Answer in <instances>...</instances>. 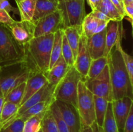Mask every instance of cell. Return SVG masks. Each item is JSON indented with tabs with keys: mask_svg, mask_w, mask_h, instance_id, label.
<instances>
[{
	"mask_svg": "<svg viewBox=\"0 0 133 132\" xmlns=\"http://www.w3.org/2000/svg\"><path fill=\"white\" fill-rule=\"evenodd\" d=\"M55 34L33 38L23 47L24 62L32 72L46 75L49 70L51 53Z\"/></svg>",
	"mask_w": 133,
	"mask_h": 132,
	"instance_id": "cell-1",
	"label": "cell"
},
{
	"mask_svg": "<svg viewBox=\"0 0 133 132\" xmlns=\"http://www.w3.org/2000/svg\"><path fill=\"white\" fill-rule=\"evenodd\" d=\"M108 60L112 100L119 99L124 97L132 98L133 85L130 81L123 58L116 44L108 56Z\"/></svg>",
	"mask_w": 133,
	"mask_h": 132,
	"instance_id": "cell-2",
	"label": "cell"
},
{
	"mask_svg": "<svg viewBox=\"0 0 133 132\" xmlns=\"http://www.w3.org/2000/svg\"><path fill=\"white\" fill-rule=\"evenodd\" d=\"M24 57L23 48L14 40L9 28L0 23V67L20 63Z\"/></svg>",
	"mask_w": 133,
	"mask_h": 132,
	"instance_id": "cell-3",
	"label": "cell"
},
{
	"mask_svg": "<svg viewBox=\"0 0 133 132\" xmlns=\"http://www.w3.org/2000/svg\"><path fill=\"white\" fill-rule=\"evenodd\" d=\"M84 79L74 66H71L63 78L55 87L53 97L55 100L69 102L77 107L78 83Z\"/></svg>",
	"mask_w": 133,
	"mask_h": 132,
	"instance_id": "cell-4",
	"label": "cell"
},
{
	"mask_svg": "<svg viewBox=\"0 0 133 132\" xmlns=\"http://www.w3.org/2000/svg\"><path fill=\"white\" fill-rule=\"evenodd\" d=\"M86 0H70L58 3V9L61 14L64 28L81 27L86 16Z\"/></svg>",
	"mask_w": 133,
	"mask_h": 132,
	"instance_id": "cell-5",
	"label": "cell"
},
{
	"mask_svg": "<svg viewBox=\"0 0 133 132\" xmlns=\"http://www.w3.org/2000/svg\"><path fill=\"white\" fill-rule=\"evenodd\" d=\"M77 109L83 126H90L96 122L94 94L87 87L83 80L78 83Z\"/></svg>",
	"mask_w": 133,
	"mask_h": 132,
	"instance_id": "cell-6",
	"label": "cell"
},
{
	"mask_svg": "<svg viewBox=\"0 0 133 132\" xmlns=\"http://www.w3.org/2000/svg\"><path fill=\"white\" fill-rule=\"evenodd\" d=\"M11 70L9 72L0 74V87L4 97L12 89L22 83L26 82L32 71L30 69L25 62L10 65Z\"/></svg>",
	"mask_w": 133,
	"mask_h": 132,
	"instance_id": "cell-7",
	"label": "cell"
},
{
	"mask_svg": "<svg viewBox=\"0 0 133 132\" xmlns=\"http://www.w3.org/2000/svg\"><path fill=\"white\" fill-rule=\"evenodd\" d=\"M83 81L87 87L94 95L102 97L109 102H112V85L108 65L96 77L84 78Z\"/></svg>",
	"mask_w": 133,
	"mask_h": 132,
	"instance_id": "cell-8",
	"label": "cell"
},
{
	"mask_svg": "<svg viewBox=\"0 0 133 132\" xmlns=\"http://www.w3.org/2000/svg\"><path fill=\"white\" fill-rule=\"evenodd\" d=\"M34 24V38L55 34L60 30L64 29L62 16L58 9L40 18Z\"/></svg>",
	"mask_w": 133,
	"mask_h": 132,
	"instance_id": "cell-9",
	"label": "cell"
},
{
	"mask_svg": "<svg viewBox=\"0 0 133 132\" xmlns=\"http://www.w3.org/2000/svg\"><path fill=\"white\" fill-rule=\"evenodd\" d=\"M55 102L68 128L69 132H81L82 124L77 107L64 101L55 100Z\"/></svg>",
	"mask_w": 133,
	"mask_h": 132,
	"instance_id": "cell-10",
	"label": "cell"
},
{
	"mask_svg": "<svg viewBox=\"0 0 133 132\" xmlns=\"http://www.w3.org/2000/svg\"><path fill=\"white\" fill-rule=\"evenodd\" d=\"M34 26L32 22L15 20L6 27L10 30L14 40L23 48L34 38Z\"/></svg>",
	"mask_w": 133,
	"mask_h": 132,
	"instance_id": "cell-11",
	"label": "cell"
},
{
	"mask_svg": "<svg viewBox=\"0 0 133 132\" xmlns=\"http://www.w3.org/2000/svg\"><path fill=\"white\" fill-rule=\"evenodd\" d=\"M91 60L92 59L88 50L87 38L81 32L80 40H79V47H78L77 53L74 62V66L84 79L87 76Z\"/></svg>",
	"mask_w": 133,
	"mask_h": 132,
	"instance_id": "cell-12",
	"label": "cell"
},
{
	"mask_svg": "<svg viewBox=\"0 0 133 132\" xmlns=\"http://www.w3.org/2000/svg\"><path fill=\"white\" fill-rule=\"evenodd\" d=\"M132 106V98L130 97H124L112 102L113 115L119 132L123 131L125 122Z\"/></svg>",
	"mask_w": 133,
	"mask_h": 132,
	"instance_id": "cell-13",
	"label": "cell"
},
{
	"mask_svg": "<svg viewBox=\"0 0 133 132\" xmlns=\"http://www.w3.org/2000/svg\"><path fill=\"white\" fill-rule=\"evenodd\" d=\"M53 89L49 86V85L48 84V82H47L46 84H45L42 88H41L38 91H37L35 94H33L32 97H30V98H29L27 100H26L23 104L19 106L18 111H17L15 116H13V117L11 118L10 119H9L7 122L10 121V120L14 119L15 116L20 115V114L22 113L23 111L28 109L29 108H30V107L33 106L34 105L36 104H38L40 103V102H46V101L49 100H55L53 97Z\"/></svg>",
	"mask_w": 133,
	"mask_h": 132,
	"instance_id": "cell-14",
	"label": "cell"
},
{
	"mask_svg": "<svg viewBox=\"0 0 133 132\" xmlns=\"http://www.w3.org/2000/svg\"><path fill=\"white\" fill-rule=\"evenodd\" d=\"M46 83V76L43 72L40 71L31 72L25 82L24 94L20 106L42 88Z\"/></svg>",
	"mask_w": 133,
	"mask_h": 132,
	"instance_id": "cell-15",
	"label": "cell"
},
{
	"mask_svg": "<svg viewBox=\"0 0 133 132\" xmlns=\"http://www.w3.org/2000/svg\"><path fill=\"white\" fill-rule=\"evenodd\" d=\"M109 21L100 20L95 18L90 13L84 17L81 25V31L87 38L91 37L95 34L101 32L107 27Z\"/></svg>",
	"mask_w": 133,
	"mask_h": 132,
	"instance_id": "cell-16",
	"label": "cell"
},
{
	"mask_svg": "<svg viewBox=\"0 0 133 132\" xmlns=\"http://www.w3.org/2000/svg\"><path fill=\"white\" fill-rule=\"evenodd\" d=\"M70 67H71L66 63L62 56L58 62L49 70L48 73L45 75V76L47 78V82L53 91L57 84L66 75Z\"/></svg>",
	"mask_w": 133,
	"mask_h": 132,
	"instance_id": "cell-17",
	"label": "cell"
},
{
	"mask_svg": "<svg viewBox=\"0 0 133 132\" xmlns=\"http://www.w3.org/2000/svg\"><path fill=\"white\" fill-rule=\"evenodd\" d=\"M106 28L87 38L88 47L91 59H97L104 55L105 49Z\"/></svg>",
	"mask_w": 133,
	"mask_h": 132,
	"instance_id": "cell-18",
	"label": "cell"
},
{
	"mask_svg": "<svg viewBox=\"0 0 133 132\" xmlns=\"http://www.w3.org/2000/svg\"><path fill=\"white\" fill-rule=\"evenodd\" d=\"M119 23L120 22L110 21L108 23L105 33V49L104 56H109L115 46L118 37L122 34Z\"/></svg>",
	"mask_w": 133,
	"mask_h": 132,
	"instance_id": "cell-19",
	"label": "cell"
},
{
	"mask_svg": "<svg viewBox=\"0 0 133 132\" xmlns=\"http://www.w3.org/2000/svg\"><path fill=\"white\" fill-rule=\"evenodd\" d=\"M58 0H36L32 23H35L40 18L56 11L58 9Z\"/></svg>",
	"mask_w": 133,
	"mask_h": 132,
	"instance_id": "cell-20",
	"label": "cell"
},
{
	"mask_svg": "<svg viewBox=\"0 0 133 132\" xmlns=\"http://www.w3.org/2000/svg\"><path fill=\"white\" fill-rule=\"evenodd\" d=\"M21 20L32 22L35 11L36 0H15Z\"/></svg>",
	"mask_w": 133,
	"mask_h": 132,
	"instance_id": "cell-21",
	"label": "cell"
},
{
	"mask_svg": "<svg viewBox=\"0 0 133 132\" xmlns=\"http://www.w3.org/2000/svg\"><path fill=\"white\" fill-rule=\"evenodd\" d=\"M53 101L55 100L46 101V102H40V103L38 104H36L34 105L33 106L30 107V108H29L28 109L23 111V112L22 113H21L20 115L15 116L14 119H12V120H10V121L5 123V124H3V126L10 124V123H11L12 122L14 121V120L18 119H22V120H23V121L25 122L27 119H29V118L31 117V116H35V115H38V114L45 112V111L49 108L51 104V103L53 102ZM0 128H1V127H0Z\"/></svg>",
	"mask_w": 133,
	"mask_h": 132,
	"instance_id": "cell-22",
	"label": "cell"
},
{
	"mask_svg": "<svg viewBox=\"0 0 133 132\" xmlns=\"http://www.w3.org/2000/svg\"><path fill=\"white\" fill-rule=\"evenodd\" d=\"M96 10H99L105 14L110 21L121 22L125 18L118 11L110 0H101Z\"/></svg>",
	"mask_w": 133,
	"mask_h": 132,
	"instance_id": "cell-23",
	"label": "cell"
},
{
	"mask_svg": "<svg viewBox=\"0 0 133 132\" xmlns=\"http://www.w3.org/2000/svg\"><path fill=\"white\" fill-rule=\"evenodd\" d=\"M69 45L72 50L74 62L79 47V40L81 34V27H67L63 30Z\"/></svg>",
	"mask_w": 133,
	"mask_h": 132,
	"instance_id": "cell-24",
	"label": "cell"
},
{
	"mask_svg": "<svg viewBox=\"0 0 133 132\" xmlns=\"http://www.w3.org/2000/svg\"><path fill=\"white\" fill-rule=\"evenodd\" d=\"M63 30H60L55 33L54 40L51 53L49 69L58 62L62 57V41Z\"/></svg>",
	"mask_w": 133,
	"mask_h": 132,
	"instance_id": "cell-25",
	"label": "cell"
},
{
	"mask_svg": "<svg viewBox=\"0 0 133 132\" xmlns=\"http://www.w3.org/2000/svg\"><path fill=\"white\" fill-rule=\"evenodd\" d=\"M94 100L96 122L99 126L102 127L109 102L102 97L94 95Z\"/></svg>",
	"mask_w": 133,
	"mask_h": 132,
	"instance_id": "cell-26",
	"label": "cell"
},
{
	"mask_svg": "<svg viewBox=\"0 0 133 132\" xmlns=\"http://www.w3.org/2000/svg\"><path fill=\"white\" fill-rule=\"evenodd\" d=\"M108 57L103 56L91 60L88 74L85 78H92L99 75L108 65Z\"/></svg>",
	"mask_w": 133,
	"mask_h": 132,
	"instance_id": "cell-27",
	"label": "cell"
},
{
	"mask_svg": "<svg viewBox=\"0 0 133 132\" xmlns=\"http://www.w3.org/2000/svg\"><path fill=\"white\" fill-rule=\"evenodd\" d=\"M104 132H119L113 115L112 102H109L102 126Z\"/></svg>",
	"mask_w": 133,
	"mask_h": 132,
	"instance_id": "cell-28",
	"label": "cell"
},
{
	"mask_svg": "<svg viewBox=\"0 0 133 132\" xmlns=\"http://www.w3.org/2000/svg\"><path fill=\"white\" fill-rule=\"evenodd\" d=\"M25 88V82L22 83L12 89L5 97V102H9L15 104L19 107L24 94Z\"/></svg>",
	"mask_w": 133,
	"mask_h": 132,
	"instance_id": "cell-29",
	"label": "cell"
},
{
	"mask_svg": "<svg viewBox=\"0 0 133 132\" xmlns=\"http://www.w3.org/2000/svg\"><path fill=\"white\" fill-rule=\"evenodd\" d=\"M45 112L27 119L23 124L22 132H39L41 129L42 120Z\"/></svg>",
	"mask_w": 133,
	"mask_h": 132,
	"instance_id": "cell-30",
	"label": "cell"
},
{
	"mask_svg": "<svg viewBox=\"0 0 133 132\" xmlns=\"http://www.w3.org/2000/svg\"><path fill=\"white\" fill-rule=\"evenodd\" d=\"M19 106L9 102H5L0 115V127L2 126L9 119L15 116Z\"/></svg>",
	"mask_w": 133,
	"mask_h": 132,
	"instance_id": "cell-31",
	"label": "cell"
},
{
	"mask_svg": "<svg viewBox=\"0 0 133 132\" xmlns=\"http://www.w3.org/2000/svg\"><path fill=\"white\" fill-rule=\"evenodd\" d=\"M121 36H122V34L118 37L116 43V45L118 47L119 53L122 55L123 62H124L125 65L126 69H127L129 76L130 81L133 85V59L132 57L128 53H126L122 48V44H121Z\"/></svg>",
	"mask_w": 133,
	"mask_h": 132,
	"instance_id": "cell-32",
	"label": "cell"
},
{
	"mask_svg": "<svg viewBox=\"0 0 133 132\" xmlns=\"http://www.w3.org/2000/svg\"><path fill=\"white\" fill-rule=\"evenodd\" d=\"M41 130L42 132H58L55 120L49 108L45 111L43 116Z\"/></svg>",
	"mask_w": 133,
	"mask_h": 132,
	"instance_id": "cell-33",
	"label": "cell"
},
{
	"mask_svg": "<svg viewBox=\"0 0 133 132\" xmlns=\"http://www.w3.org/2000/svg\"><path fill=\"white\" fill-rule=\"evenodd\" d=\"M49 109L51 111L53 117L55 120L58 132H69L68 128L67 125L65 122L63 117H62V114H61L58 106L56 104L55 100L52 102L50 107H49Z\"/></svg>",
	"mask_w": 133,
	"mask_h": 132,
	"instance_id": "cell-34",
	"label": "cell"
},
{
	"mask_svg": "<svg viewBox=\"0 0 133 132\" xmlns=\"http://www.w3.org/2000/svg\"><path fill=\"white\" fill-rule=\"evenodd\" d=\"M62 56L66 63L69 66L71 67L74 65V58L72 50L69 45L68 40L66 39L65 34L62 33Z\"/></svg>",
	"mask_w": 133,
	"mask_h": 132,
	"instance_id": "cell-35",
	"label": "cell"
},
{
	"mask_svg": "<svg viewBox=\"0 0 133 132\" xmlns=\"http://www.w3.org/2000/svg\"><path fill=\"white\" fill-rule=\"evenodd\" d=\"M24 121L22 119H16L11 123L0 128V132H22Z\"/></svg>",
	"mask_w": 133,
	"mask_h": 132,
	"instance_id": "cell-36",
	"label": "cell"
},
{
	"mask_svg": "<svg viewBox=\"0 0 133 132\" xmlns=\"http://www.w3.org/2000/svg\"><path fill=\"white\" fill-rule=\"evenodd\" d=\"M122 132H133V106L130 109Z\"/></svg>",
	"mask_w": 133,
	"mask_h": 132,
	"instance_id": "cell-37",
	"label": "cell"
},
{
	"mask_svg": "<svg viewBox=\"0 0 133 132\" xmlns=\"http://www.w3.org/2000/svg\"><path fill=\"white\" fill-rule=\"evenodd\" d=\"M14 19L10 16V14L5 10L0 9V23L8 26L14 22Z\"/></svg>",
	"mask_w": 133,
	"mask_h": 132,
	"instance_id": "cell-38",
	"label": "cell"
},
{
	"mask_svg": "<svg viewBox=\"0 0 133 132\" xmlns=\"http://www.w3.org/2000/svg\"><path fill=\"white\" fill-rule=\"evenodd\" d=\"M0 9L5 10L8 13L13 12L15 14H19L18 9L13 7L8 0H0Z\"/></svg>",
	"mask_w": 133,
	"mask_h": 132,
	"instance_id": "cell-39",
	"label": "cell"
},
{
	"mask_svg": "<svg viewBox=\"0 0 133 132\" xmlns=\"http://www.w3.org/2000/svg\"><path fill=\"white\" fill-rule=\"evenodd\" d=\"M81 132H104L102 127L99 126L98 124L94 122L90 126L82 125Z\"/></svg>",
	"mask_w": 133,
	"mask_h": 132,
	"instance_id": "cell-40",
	"label": "cell"
},
{
	"mask_svg": "<svg viewBox=\"0 0 133 132\" xmlns=\"http://www.w3.org/2000/svg\"><path fill=\"white\" fill-rule=\"evenodd\" d=\"M124 14L125 17L127 16L132 24L133 20V4L124 6Z\"/></svg>",
	"mask_w": 133,
	"mask_h": 132,
	"instance_id": "cell-41",
	"label": "cell"
},
{
	"mask_svg": "<svg viewBox=\"0 0 133 132\" xmlns=\"http://www.w3.org/2000/svg\"><path fill=\"white\" fill-rule=\"evenodd\" d=\"M90 14H92L93 16H94L95 18H97V19H100V20H103L106 21H110V19L105 14H104L103 13L97 10H92V12H90Z\"/></svg>",
	"mask_w": 133,
	"mask_h": 132,
	"instance_id": "cell-42",
	"label": "cell"
},
{
	"mask_svg": "<svg viewBox=\"0 0 133 132\" xmlns=\"http://www.w3.org/2000/svg\"><path fill=\"white\" fill-rule=\"evenodd\" d=\"M110 1L112 3L113 5L118 9V11L125 17L124 6H123V4L122 3V0H110Z\"/></svg>",
	"mask_w": 133,
	"mask_h": 132,
	"instance_id": "cell-43",
	"label": "cell"
},
{
	"mask_svg": "<svg viewBox=\"0 0 133 132\" xmlns=\"http://www.w3.org/2000/svg\"><path fill=\"white\" fill-rule=\"evenodd\" d=\"M101 1V0H87V3L88 4L92 10H96Z\"/></svg>",
	"mask_w": 133,
	"mask_h": 132,
	"instance_id": "cell-44",
	"label": "cell"
},
{
	"mask_svg": "<svg viewBox=\"0 0 133 132\" xmlns=\"http://www.w3.org/2000/svg\"><path fill=\"white\" fill-rule=\"evenodd\" d=\"M4 102H5V97H4L2 91H1V87H0V115H1V109H2Z\"/></svg>",
	"mask_w": 133,
	"mask_h": 132,
	"instance_id": "cell-45",
	"label": "cell"
},
{
	"mask_svg": "<svg viewBox=\"0 0 133 132\" xmlns=\"http://www.w3.org/2000/svg\"><path fill=\"white\" fill-rule=\"evenodd\" d=\"M122 3H123V6H126V5H132L133 0H122Z\"/></svg>",
	"mask_w": 133,
	"mask_h": 132,
	"instance_id": "cell-46",
	"label": "cell"
},
{
	"mask_svg": "<svg viewBox=\"0 0 133 132\" xmlns=\"http://www.w3.org/2000/svg\"><path fill=\"white\" fill-rule=\"evenodd\" d=\"M70 1V0H58V2H61V1Z\"/></svg>",
	"mask_w": 133,
	"mask_h": 132,
	"instance_id": "cell-47",
	"label": "cell"
},
{
	"mask_svg": "<svg viewBox=\"0 0 133 132\" xmlns=\"http://www.w3.org/2000/svg\"><path fill=\"white\" fill-rule=\"evenodd\" d=\"M39 132H42V130H41V129H40V130L39 131Z\"/></svg>",
	"mask_w": 133,
	"mask_h": 132,
	"instance_id": "cell-48",
	"label": "cell"
}]
</instances>
